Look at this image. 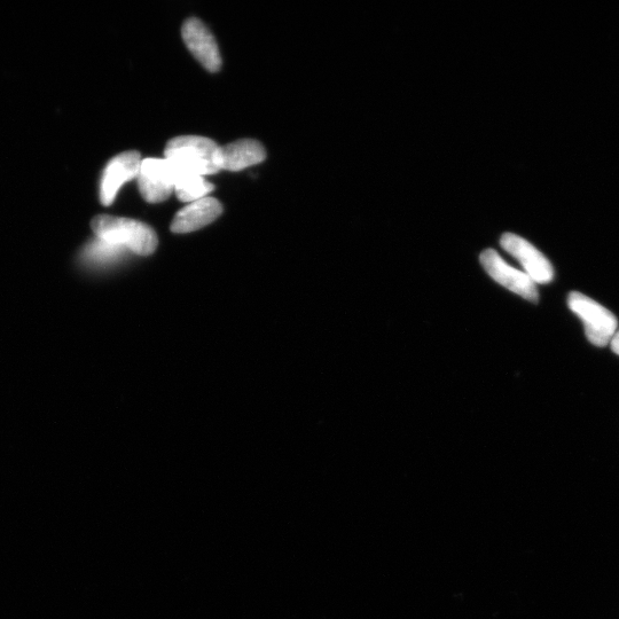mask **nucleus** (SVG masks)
<instances>
[{"label": "nucleus", "mask_w": 619, "mask_h": 619, "mask_svg": "<svg viewBox=\"0 0 619 619\" xmlns=\"http://www.w3.org/2000/svg\"><path fill=\"white\" fill-rule=\"evenodd\" d=\"M91 226L98 239L128 248L140 256L152 255L159 244L152 227L135 219L100 215L93 218Z\"/></svg>", "instance_id": "f257e3e1"}, {"label": "nucleus", "mask_w": 619, "mask_h": 619, "mask_svg": "<svg viewBox=\"0 0 619 619\" xmlns=\"http://www.w3.org/2000/svg\"><path fill=\"white\" fill-rule=\"evenodd\" d=\"M218 151L214 140L184 136L171 139L164 155L176 171L205 177L219 171Z\"/></svg>", "instance_id": "f03ea898"}, {"label": "nucleus", "mask_w": 619, "mask_h": 619, "mask_svg": "<svg viewBox=\"0 0 619 619\" xmlns=\"http://www.w3.org/2000/svg\"><path fill=\"white\" fill-rule=\"evenodd\" d=\"M569 308L583 320L587 339L595 347H606L617 332V318L614 313L597 301L582 293L569 295Z\"/></svg>", "instance_id": "7ed1b4c3"}, {"label": "nucleus", "mask_w": 619, "mask_h": 619, "mask_svg": "<svg viewBox=\"0 0 619 619\" xmlns=\"http://www.w3.org/2000/svg\"><path fill=\"white\" fill-rule=\"evenodd\" d=\"M138 186L145 201H166L175 191L174 168L166 159H145L140 163Z\"/></svg>", "instance_id": "20e7f679"}, {"label": "nucleus", "mask_w": 619, "mask_h": 619, "mask_svg": "<svg viewBox=\"0 0 619 619\" xmlns=\"http://www.w3.org/2000/svg\"><path fill=\"white\" fill-rule=\"evenodd\" d=\"M485 271L493 280L506 287L514 294L520 295L530 302L539 299L538 289L526 272H521L509 266L493 249L484 250L480 257Z\"/></svg>", "instance_id": "39448f33"}, {"label": "nucleus", "mask_w": 619, "mask_h": 619, "mask_svg": "<svg viewBox=\"0 0 619 619\" xmlns=\"http://www.w3.org/2000/svg\"><path fill=\"white\" fill-rule=\"evenodd\" d=\"M500 245L521 263L536 285L548 284L553 280L554 270L551 262L526 239L513 233H506L501 238Z\"/></svg>", "instance_id": "423d86ee"}, {"label": "nucleus", "mask_w": 619, "mask_h": 619, "mask_svg": "<svg viewBox=\"0 0 619 619\" xmlns=\"http://www.w3.org/2000/svg\"><path fill=\"white\" fill-rule=\"evenodd\" d=\"M140 163V154L131 151L115 156L107 164L100 183V201L104 206H111L120 188L138 176Z\"/></svg>", "instance_id": "0eeeda50"}, {"label": "nucleus", "mask_w": 619, "mask_h": 619, "mask_svg": "<svg viewBox=\"0 0 619 619\" xmlns=\"http://www.w3.org/2000/svg\"><path fill=\"white\" fill-rule=\"evenodd\" d=\"M183 39L200 64L210 73H217L222 67L221 54L215 37L198 19H188L182 30Z\"/></svg>", "instance_id": "6e6552de"}, {"label": "nucleus", "mask_w": 619, "mask_h": 619, "mask_svg": "<svg viewBox=\"0 0 619 619\" xmlns=\"http://www.w3.org/2000/svg\"><path fill=\"white\" fill-rule=\"evenodd\" d=\"M222 213L221 202L214 198H203L179 211L171 223V231L174 233L198 231L215 222Z\"/></svg>", "instance_id": "1a4fd4ad"}, {"label": "nucleus", "mask_w": 619, "mask_h": 619, "mask_svg": "<svg viewBox=\"0 0 619 619\" xmlns=\"http://www.w3.org/2000/svg\"><path fill=\"white\" fill-rule=\"evenodd\" d=\"M266 159V152L261 143L253 139H242L219 147V170L240 171L255 166Z\"/></svg>", "instance_id": "9d476101"}, {"label": "nucleus", "mask_w": 619, "mask_h": 619, "mask_svg": "<svg viewBox=\"0 0 619 619\" xmlns=\"http://www.w3.org/2000/svg\"><path fill=\"white\" fill-rule=\"evenodd\" d=\"M170 163V162H169ZM176 176L175 193L183 202H195L207 198L214 191V185L207 182L205 177L193 174H185L174 169Z\"/></svg>", "instance_id": "9b49d317"}, {"label": "nucleus", "mask_w": 619, "mask_h": 619, "mask_svg": "<svg viewBox=\"0 0 619 619\" xmlns=\"http://www.w3.org/2000/svg\"><path fill=\"white\" fill-rule=\"evenodd\" d=\"M123 249L122 247L98 239L97 241L91 242V244L86 247L84 257L85 260L91 264L100 265L111 263L121 256Z\"/></svg>", "instance_id": "f8f14e48"}, {"label": "nucleus", "mask_w": 619, "mask_h": 619, "mask_svg": "<svg viewBox=\"0 0 619 619\" xmlns=\"http://www.w3.org/2000/svg\"><path fill=\"white\" fill-rule=\"evenodd\" d=\"M611 349L619 356V331L616 332L614 338L610 341Z\"/></svg>", "instance_id": "ddd939ff"}]
</instances>
